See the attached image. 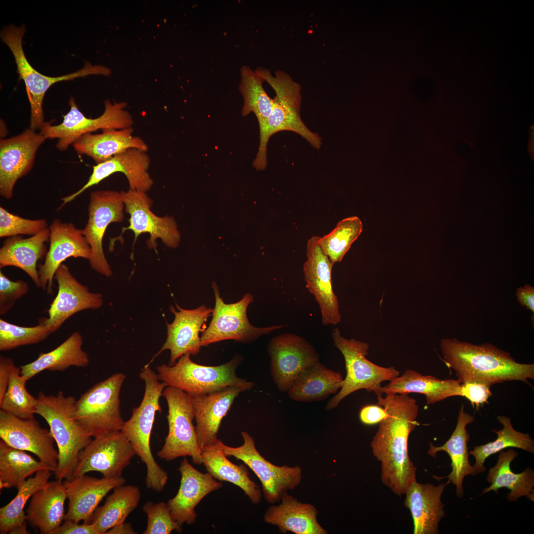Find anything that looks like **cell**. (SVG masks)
<instances>
[{
    "mask_svg": "<svg viewBox=\"0 0 534 534\" xmlns=\"http://www.w3.org/2000/svg\"><path fill=\"white\" fill-rule=\"evenodd\" d=\"M377 404L387 415L379 422L370 446L373 455L381 464V481L401 497L416 480V467L410 459L408 442L418 425L419 406L408 394H386L377 397Z\"/></svg>",
    "mask_w": 534,
    "mask_h": 534,
    "instance_id": "cell-1",
    "label": "cell"
},
{
    "mask_svg": "<svg viewBox=\"0 0 534 534\" xmlns=\"http://www.w3.org/2000/svg\"><path fill=\"white\" fill-rule=\"evenodd\" d=\"M444 362L456 372L460 384L479 382L491 386L505 381L529 384L534 365L517 362L510 354L490 343L474 345L456 338L441 340Z\"/></svg>",
    "mask_w": 534,
    "mask_h": 534,
    "instance_id": "cell-2",
    "label": "cell"
},
{
    "mask_svg": "<svg viewBox=\"0 0 534 534\" xmlns=\"http://www.w3.org/2000/svg\"><path fill=\"white\" fill-rule=\"evenodd\" d=\"M255 71L273 89L275 96L272 99L270 115L265 126L260 130L259 147L253 166L258 170L266 169L267 142L272 135L280 131L295 132L314 148L319 149L321 137L307 128L301 117V86L282 70L275 71L274 75L263 67H257Z\"/></svg>",
    "mask_w": 534,
    "mask_h": 534,
    "instance_id": "cell-3",
    "label": "cell"
},
{
    "mask_svg": "<svg viewBox=\"0 0 534 534\" xmlns=\"http://www.w3.org/2000/svg\"><path fill=\"white\" fill-rule=\"evenodd\" d=\"M36 414L48 424L57 446L58 461L53 472L56 480H71L80 451L91 441V436L75 418L76 399L60 391L56 395L40 392Z\"/></svg>",
    "mask_w": 534,
    "mask_h": 534,
    "instance_id": "cell-4",
    "label": "cell"
},
{
    "mask_svg": "<svg viewBox=\"0 0 534 534\" xmlns=\"http://www.w3.org/2000/svg\"><path fill=\"white\" fill-rule=\"evenodd\" d=\"M139 376L144 383L143 397L139 406L133 409L131 417L125 421L121 431L146 466V487L160 492L167 484L169 476L155 460L150 441L156 412H161L159 400L166 385L160 382L149 365L144 367Z\"/></svg>",
    "mask_w": 534,
    "mask_h": 534,
    "instance_id": "cell-5",
    "label": "cell"
},
{
    "mask_svg": "<svg viewBox=\"0 0 534 534\" xmlns=\"http://www.w3.org/2000/svg\"><path fill=\"white\" fill-rule=\"evenodd\" d=\"M191 354L181 356L173 365L162 364L157 367V377L166 386L178 388L188 395H204L230 386H242L248 390L254 383L238 377L236 370L241 358L217 366H206L193 362Z\"/></svg>",
    "mask_w": 534,
    "mask_h": 534,
    "instance_id": "cell-6",
    "label": "cell"
},
{
    "mask_svg": "<svg viewBox=\"0 0 534 534\" xmlns=\"http://www.w3.org/2000/svg\"><path fill=\"white\" fill-rule=\"evenodd\" d=\"M25 30L24 25L17 27L11 25L2 29L0 38L12 52L19 78L25 83L31 108L30 129L35 131L41 129L45 123L43 101L45 92L52 85L89 75L108 76L111 71L106 67L92 65L86 61L82 69L72 73L55 77L44 75L33 68L25 55L22 39Z\"/></svg>",
    "mask_w": 534,
    "mask_h": 534,
    "instance_id": "cell-7",
    "label": "cell"
},
{
    "mask_svg": "<svg viewBox=\"0 0 534 534\" xmlns=\"http://www.w3.org/2000/svg\"><path fill=\"white\" fill-rule=\"evenodd\" d=\"M332 337L334 346L344 356L346 376L340 391L327 403L326 410L334 409L343 399L359 390L365 389L377 397L382 396V382L400 376V371L394 366L382 367L366 358L369 348L367 343L345 338L338 328L333 330Z\"/></svg>",
    "mask_w": 534,
    "mask_h": 534,
    "instance_id": "cell-8",
    "label": "cell"
},
{
    "mask_svg": "<svg viewBox=\"0 0 534 534\" xmlns=\"http://www.w3.org/2000/svg\"><path fill=\"white\" fill-rule=\"evenodd\" d=\"M126 376L116 373L95 384L75 402V418L92 437L121 431L120 393Z\"/></svg>",
    "mask_w": 534,
    "mask_h": 534,
    "instance_id": "cell-9",
    "label": "cell"
},
{
    "mask_svg": "<svg viewBox=\"0 0 534 534\" xmlns=\"http://www.w3.org/2000/svg\"><path fill=\"white\" fill-rule=\"evenodd\" d=\"M162 396L168 405L169 431L157 455L167 461L188 456L194 464H203L202 450L193 423L194 415L190 396L178 388L166 386Z\"/></svg>",
    "mask_w": 534,
    "mask_h": 534,
    "instance_id": "cell-10",
    "label": "cell"
},
{
    "mask_svg": "<svg viewBox=\"0 0 534 534\" xmlns=\"http://www.w3.org/2000/svg\"><path fill=\"white\" fill-rule=\"evenodd\" d=\"M212 287L215 305L209 326L200 337L202 347L227 340L248 343L285 326L282 324L266 327L252 325L247 316V308L254 300L251 294L246 293L236 303L226 304L221 297L218 286L215 281L213 282Z\"/></svg>",
    "mask_w": 534,
    "mask_h": 534,
    "instance_id": "cell-11",
    "label": "cell"
},
{
    "mask_svg": "<svg viewBox=\"0 0 534 534\" xmlns=\"http://www.w3.org/2000/svg\"><path fill=\"white\" fill-rule=\"evenodd\" d=\"M243 444L238 447L222 444L227 457L242 461L254 472L262 484L266 501L271 504L280 502L283 495L300 485L302 469L299 466H277L266 460L258 451L253 437L247 432H241Z\"/></svg>",
    "mask_w": 534,
    "mask_h": 534,
    "instance_id": "cell-12",
    "label": "cell"
},
{
    "mask_svg": "<svg viewBox=\"0 0 534 534\" xmlns=\"http://www.w3.org/2000/svg\"><path fill=\"white\" fill-rule=\"evenodd\" d=\"M69 104V111L63 116L62 122L52 125V122L44 123L40 133L47 138H58L56 147L61 151L66 150L82 135L99 129L121 130L131 127L133 124L132 115L124 108L126 102L111 103L104 101L105 109L103 114L95 119L88 118L80 112L75 99L71 97Z\"/></svg>",
    "mask_w": 534,
    "mask_h": 534,
    "instance_id": "cell-13",
    "label": "cell"
},
{
    "mask_svg": "<svg viewBox=\"0 0 534 534\" xmlns=\"http://www.w3.org/2000/svg\"><path fill=\"white\" fill-rule=\"evenodd\" d=\"M267 351L270 357L271 375L281 392H288L304 371L319 362L312 345L303 337L291 333L273 337Z\"/></svg>",
    "mask_w": 534,
    "mask_h": 534,
    "instance_id": "cell-14",
    "label": "cell"
},
{
    "mask_svg": "<svg viewBox=\"0 0 534 534\" xmlns=\"http://www.w3.org/2000/svg\"><path fill=\"white\" fill-rule=\"evenodd\" d=\"M135 455L121 431L94 437L79 453L73 478L91 471L107 478L122 477L123 471Z\"/></svg>",
    "mask_w": 534,
    "mask_h": 534,
    "instance_id": "cell-15",
    "label": "cell"
},
{
    "mask_svg": "<svg viewBox=\"0 0 534 534\" xmlns=\"http://www.w3.org/2000/svg\"><path fill=\"white\" fill-rule=\"evenodd\" d=\"M124 207L121 192L104 190L90 193L89 219L82 232L90 248L91 268L106 277L112 271L104 254L103 238L109 224L123 221Z\"/></svg>",
    "mask_w": 534,
    "mask_h": 534,
    "instance_id": "cell-16",
    "label": "cell"
},
{
    "mask_svg": "<svg viewBox=\"0 0 534 534\" xmlns=\"http://www.w3.org/2000/svg\"><path fill=\"white\" fill-rule=\"evenodd\" d=\"M125 211L130 215L129 226L123 227L122 234L131 230L134 234L133 245L140 234L148 233V247L156 249L157 239H161L169 247H176L179 243L180 235L177 224L172 217H160L150 210L153 201L146 192L129 189L121 191Z\"/></svg>",
    "mask_w": 534,
    "mask_h": 534,
    "instance_id": "cell-17",
    "label": "cell"
},
{
    "mask_svg": "<svg viewBox=\"0 0 534 534\" xmlns=\"http://www.w3.org/2000/svg\"><path fill=\"white\" fill-rule=\"evenodd\" d=\"M0 438L10 446L35 454L56 470L58 452L50 431L42 428L34 417L24 419L0 409Z\"/></svg>",
    "mask_w": 534,
    "mask_h": 534,
    "instance_id": "cell-18",
    "label": "cell"
},
{
    "mask_svg": "<svg viewBox=\"0 0 534 534\" xmlns=\"http://www.w3.org/2000/svg\"><path fill=\"white\" fill-rule=\"evenodd\" d=\"M319 236H312L307 246V260L303 266L306 287L317 302L323 325H336L341 321L337 297L332 284L333 264L322 251L318 243Z\"/></svg>",
    "mask_w": 534,
    "mask_h": 534,
    "instance_id": "cell-19",
    "label": "cell"
},
{
    "mask_svg": "<svg viewBox=\"0 0 534 534\" xmlns=\"http://www.w3.org/2000/svg\"><path fill=\"white\" fill-rule=\"evenodd\" d=\"M46 138L27 129L20 134L0 140V194L9 199L17 180L32 169L36 152Z\"/></svg>",
    "mask_w": 534,
    "mask_h": 534,
    "instance_id": "cell-20",
    "label": "cell"
},
{
    "mask_svg": "<svg viewBox=\"0 0 534 534\" xmlns=\"http://www.w3.org/2000/svg\"><path fill=\"white\" fill-rule=\"evenodd\" d=\"M49 248L44 264L39 266L41 288L52 294L55 271L67 258H82L89 260L91 250L83 234L72 223L54 220L49 228Z\"/></svg>",
    "mask_w": 534,
    "mask_h": 534,
    "instance_id": "cell-21",
    "label": "cell"
},
{
    "mask_svg": "<svg viewBox=\"0 0 534 534\" xmlns=\"http://www.w3.org/2000/svg\"><path fill=\"white\" fill-rule=\"evenodd\" d=\"M58 293L48 310V318H43L52 333L58 330L73 314L87 309H98L102 305L101 294L92 293L62 264L55 271Z\"/></svg>",
    "mask_w": 534,
    "mask_h": 534,
    "instance_id": "cell-22",
    "label": "cell"
},
{
    "mask_svg": "<svg viewBox=\"0 0 534 534\" xmlns=\"http://www.w3.org/2000/svg\"><path fill=\"white\" fill-rule=\"evenodd\" d=\"M150 160L145 151L129 148L109 159L93 167L87 182L78 191L61 198L59 209L75 199L89 187L98 184L111 175L123 173L129 182L130 189L146 192L153 184L148 172Z\"/></svg>",
    "mask_w": 534,
    "mask_h": 534,
    "instance_id": "cell-23",
    "label": "cell"
},
{
    "mask_svg": "<svg viewBox=\"0 0 534 534\" xmlns=\"http://www.w3.org/2000/svg\"><path fill=\"white\" fill-rule=\"evenodd\" d=\"M176 307L178 311L170 307L175 318L172 323L167 324V339L156 355L170 350L169 365H174L185 354L196 356L200 352L202 346L199 333L205 330V322L213 312V309L204 305L191 310L182 309L178 304Z\"/></svg>",
    "mask_w": 534,
    "mask_h": 534,
    "instance_id": "cell-24",
    "label": "cell"
},
{
    "mask_svg": "<svg viewBox=\"0 0 534 534\" xmlns=\"http://www.w3.org/2000/svg\"><path fill=\"white\" fill-rule=\"evenodd\" d=\"M178 470L180 473V486L176 495L167 503L173 519L182 526L194 524L197 517L195 508L208 494L222 487L208 473H203L193 467L184 458Z\"/></svg>",
    "mask_w": 534,
    "mask_h": 534,
    "instance_id": "cell-25",
    "label": "cell"
},
{
    "mask_svg": "<svg viewBox=\"0 0 534 534\" xmlns=\"http://www.w3.org/2000/svg\"><path fill=\"white\" fill-rule=\"evenodd\" d=\"M248 390L242 386H230L204 395H190L193 406L198 445L204 447L216 443L223 418L235 399Z\"/></svg>",
    "mask_w": 534,
    "mask_h": 534,
    "instance_id": "cell-26",
    "label": "cell"
},
{
    "mask_svg": "<svg viewBox=\"0 0 534 534\" xmlns=\"http://www.w3.org/2000/svg\"><path fill=\"white\" fill-rule=\"evenodd\" d=\"M123 477L107 478L83 475L65 480V487L68 500V510L65 520L89 523L92 516L103 498L116 487L124 485Z\"/></svg>",
    "mask_w": 534,
    "mask_h": 534,
    "instance_id": "cell-27",
    "label": "cell"
},
{
    "mask_svg": "<svg viewBox=\"0 0 534 534\" xmlns=\"http://www.w3.org/2000/svg\"><path fill=\"white\" fill-rule=\"evenodd\" d=\"M448 483L438 486L421 484L415 481L405 491L404 506L410 511L414 534H438L439 524L445 516L441 498Z\"/></svg>",
    "mask_w": 534,
    "mask_h": 534,
    "instance_id": "cell-28",
    "label": "cell"
},
{
    "mask_svg": "<svg viewBox=\"0 0 534 534\" xmlns=\"http://www.w3.org/2000/svg\"><path fill=\"white\" fill-rule=\"evenodd\" d=\"M278 505H270L263 518L268 524L276 526L284 534H327L318 523V510L313 505L303 503L286 492Z\"/></svg>",
    "mask_w": 534,
    "mask_h": 534,
    "instance_id": "cell-29",
    "label": "cell"
},
{
    "mask_svg": "<svg viewBox=\"0 0 534 534\" xmlns=\"http://www.w3.org/2000/svg\"><path fill=\"white\" fill-rule=\"evenodd\" d=\"M474 417L467 413L462 404L458 412L457 423L449 439L442 446H436L430 442L428 454L433 457H436L440 451L446 452L450 457L452 470L450 474L440 479L447 478L448 484L451 483L456 487V494L461 498L464 495L463 482L465 476H476L477 473L469 463L467 443L470 435L466 426L474 421Z\"/></svg>",
    "mask_w": 534,
    "mask_h": 534,
    "instance_id": "cell-30",
    "label": "cell"
},
{
    "mask_svg": "<svg viewBox=\"0 0 534 534\" xmlns=\"http://www.w3.org/2000/svg\"><path fill=\"white\" fill-rule=\"evenodd\" d=\"M66 499L62 481L48 482L31 497L26 510L27 521L40 534H51L64 521Z\"/></svg>",
    "mask_w": 534,
    "mask_h": 534,
    "instance_id": "cell-31",
    "label": "cell"
},
{
    "mask_svg": "<svg viewBox=\"0 0 534 534\" xmlns=\"http://www.w3.org/2000/svg\"><path fill=\"white\" fill-rule=\"evenodd\" d=\"M133 132L131 127L121 130L104 129L101 134H84L72 144L78 154L90 157L97 164L129 148L146 152L148 149L146 144L139 137L133 136Z\"/></svg>",
    "mask_w": 534,
    "mask_h": 534,
    "instance_id": "cell-32",
    "label": "cell"
},
{
    "mask_svg": "<svg viewBox=\"0 0 534 534\" xmlns=\"http://www.w3.org/2000/svg\"><path fill=\"white\" fill-rule=\"evenodd\" d=\"M49 236V229L46 228L29 238L19 235L8 238L0 249V268L18 267L29 276L38 287L41 288L37 265L47 253L44 243Z\"/></svg>",
    "mask_w": 534,
    "mask_h": 534,
    "instance_id": "cell-33",
    "label": "cell"
},
{
    "mask_svg": "<svg viewBox=\"0 0 534 534\" xmlns=\"http://www.w3.org/2000/svg\"><path fill=\"white\" fill-rule=\"evenodd\" d=\"M223 443L219 439L214 444L202 449L203 464L209 474L216 480L228 482L240 488L252 503L259 504L262 492L249 476L247 466L231 462L225 455Z\"/></svg>",
    "mask_w": 534,
    "mask_h": 534,
    "instance_id": "cell-34",
    "label": "cell"
},
{
    "mask_svg": "<svg viewBox=\"0 0 534 534\" xmlns=\"http://www.w3.org/2000/svg\"><path fill=\"white\" fill-rule=\"evenodd\" d=\"M381 391L386 395L421 394L425 396L428 405L450 397L461 396V384L457 379L441 380L431 375H423L411 369L392 379L388 384L381 387Z\"/></svg>",
    "mask_w": 534,
    "mask_h": 534,
    "instance_id": "cell-35",
    "label": "cell"
},
{
    "mask_svg": "<svg viewBox=\"0 0 534 534\" xmlns=\"http://www.w3.org/2000/svg\"><path fill=\"white\" fill-rule=\"evenodd\" d=\"M499 453L496 464L490 469L487 474V481L490 485L485 488L480 495L491 491L498 493L499 489L506 488L510 490L506 497L509 501H516L525 496L534 502V470L528 467L521 473H515L511 469L510 464L518 453L513 449L501 450Z\"/></svg>",
    "mask_w": 534,
    "mask_h": 534,
    "instance_id": "cell-36",
    "label": "cell"
},
{
    "mask_svg": "<svg viewBox=\"0 0 534 534\" xmlns=\"http://www.w3.org/2000/svg\"><path fill=\"white\" fill-rule=\"evenodd\" d=\"M83 343L81 334L75 331L55 349L41 353L34 361L21 366V374L28 380L44 370L63 371L70 366H87L89 357L83 350Z\"/></svg>",
    "mask_w": 534,
    "mask_h": 534,
    "instance_id": "cell-37",
    "label": "cell"
},
{
    "mask_svg": "<svg viewBox=\"0 0 534 534\" xmlns=\"http://www.w3.org/2000/svg\"><path fill=\"white\" fill-rule=\"evenodd\" d=\"M341 374L318 362L307 368L287 392L289 398L300 402H312L326 399L343 386Z\"/></svg>",
    "mask_w": 534,
    "mask_h": 534,
    "instance_id": "cell-38",
    "label": "cell"
},
{
    "mask_svg": "<svg viewBox=\"0 0 534 534\" xmlns=\"http://www.w3.org/2000/svg\"><path fill=\"white\" fill-rule=\"evenodd\" d=\"M141 498L139 488L135 485H121L113 489L104 504L94 511L90 523L99 534L121 524L137 506Z\"/></svg>",
    "mask_w": 534,
    "mask_h": 534,
    "instance_id": "cell-39",
    "label": "cell"
},
{
    "mask_svg": "<svg viewBox=\"0 0 534 534\" xmlns=\"http://www.w3.org/2000/svg\"><path fill=\"white\" fill-rule=\"evenodd\" d=\"M54 469L37 461L25 451L12 447L0 440V488L18 489L34 473Z\"/></svg>",
    "mask_w": 534,
    "mask_h": 534,
    "instance_id": "cell-40",
    "label": "cell"
},
{
    "mask_svg": "<svg viewBox=\"0 0 534 534\" xmlns=\"http://www.w3.org/2000/svg\"><path fill=\"white\" fill-rule=\"evenodd\" d=\"M497 420L502 425L503 428L497 431L492 430L497 435L496 440L474 446L473 450L468 452L475 459V463L473 466L477 474L486 471V467L484 464L487 458L506 448L515 447L534 453V441L529 434L515 430L509 417L498 416Z\"/></svg>",
    "mask_w": 534,
    "mask_h": 534,
    "instance_id": "cell-41",
    "label": "cell"
},
{
    "mask_svg": "<svg viewBox=\"0 0 534 534\" xmlns=\"http://www.w3.org/2000/svg\"><path fill=\"white\" fill-rule=\"evenodd\" d=\"M239 90L244 103L242 114L246 116L253 113L259 123L260 130L266 124L272 107V99L263 88L264 80L256 71L247 65L240 68Z\"/></svg>",
    "mask_w": 534,
    "mask_h": 534,
    "instance_id": "cell-42",
    "label": "cell"
},
{
    "mask_svg": "<svg viewBox=\"0 0 534 534\" xmlns=\"http://www.w3.org/2000/svg\"><path fill=\"white\" fill-rule=\"evenodd\" d=\"M53 472L41 470L30 477L17 489L14 498L0 508V534H6L13 527L26 523L24 508L27 501L39 490L44 487Z\"/></svg>",
    "mask_w": 534,
    "mask_h": 534,
    "instance_id": "cell-43",
    "label": "cell"
},
{
    "mask_svg": "<svg viewBox=\"0 0 534 534\" xmlns=\"http://www.w3.org/2000/svg\"><path fill=\"white\" fill-rule=\"evenodd\" d=\"M362 231V223L356 216L343 219L328 234L319 237L318 243L332 264L340 262Z\"/></svg>",
    "mask_w": 534,
    "mask_h": 534,
    "instance_id": "cell-44",
    "label": "cell"
},
{
    "mask_svg": "<svg viewBox=\"0 0 534 534\" xmlns=\"http://www.w3.org/2000/svg\"><path fill=\"white\" fill-rule=\"evenodd\" d=\"M27 381L21 374L20 367L15 365L11 372L7 390L0 402V409L21 418L34 417L38 400L27 391Z\"/></svg>",
    "mask_w": 534,
    "mask_h": 534,
    "instance_id": "cell-45",
    "label": "cell"
},
{
    "mask_svg": "<svg viewBox=\"0 0 534 534\" xmlns=\"http://www.w3.org/2000/svg\"><path fill=\"white\" fill-rule=\"evenodd\" d=\"M52 333L43 318L33 327L16 325L0 319V350L6 351L20 346L40 343Z\"/></svg>",
    "mask_w": 534,
    "mask_h": 534,
    "instance_id": "cell-46",
    "label": "cell"
},
{
    "mask_svg": "<svg viewBox=\"0 0 534 534\" xmlns=\"http://www.w3.org/2000/svg\"><path fill=\"white\" fill-rule=\"evenodd\" d=\"M147 517L143 534H170L173 531L181 533L182 527L173 518L169 508L164 502L155 503L148 501L142 507Z\"/></svg>",
    "mask_w": 534,
    "mask_h": 534,
    "instance_id": "cell-47",
    "label": "cell"
},
{
    "mask_svg": "<svg viewBox=\"0 0 534 534\" xmlns=\"http://www.w3.org/2000/svg\"><path fill=\"white\" fill-rule=\"evenodd\" d=\"M45 219L29 220L12 214L0 207V237L26 234L34 235L47 228Z\"/></svg>",
    "mask_w": 534,
    "mask_h": 534,
    "instance_id": "cell-48",
    "label": "cell"
},
{
    "mask_svg": "<svg viewBox=\"0 0 534 534\" xmlns=\"http://www.w3.org/2000/svg\"><path fill=\"white\" fill-rule=\"evenodd\" d=\"M29 287L22 280L12 281L0 270V314L4 315L16 301L27 293Z\"/></svg>",
    "mask_w": 534,
    "mask_h": 534,
    "instance_id": "cell-49",
    "label": "cell"
},
{
    "mask_svg": "<svg viewBox=\"0 0 534 534\" xmlns=\"http://www.w3.org/2000/svg\"><path fill=\"white\" fill-rule=\"evenodd\" d=\"M490 386L479 382H466L461 384V396L467 399L474 407L478 408L486 402L492 394Z\"/></svg>",
    "mask_w": 534,
    "mask_h": 534,
    "instance_id": "cell-50",
    "label": "cell"
},
{
    "mask_svg": "<svg viewBox=\"0 0 534 534\" xmlns=\"http://www.w3.org/2000/svg\"><path fill=\"white\" fill-rule=\"evenodd\" d=\"M51 534H99L92 524H79L72 520H65Z\"/></svg>",
    "mask_w": 534,
    "mask_h": 534,
    "instance_id": "cell-51",
    "label": "cell"
},
{
    "mask_svg": "<svg viewBox=\"0 0 534 534\" xmlns=\"http://www.w3.org/2000/svg\"><path fill=\"white\" fill-rule=\"evenodd\" d=\"M387 413L384 407L378 404L363 406L359 412L360 421L365 425H373L386 417Z\"/></svg>",
    "mask_w": 534,
    "mask_h": 534,
    "instance_id": "cell-52",
    "label": "cell"
},
{
    "mask_svg": "<svg viewBox=\"0 0 534 534\" xmlns=\"http://www.w3.org/2000/svg\"><path fill=\"white\" fill-rule=\"evenodd\" d=\"M14 366L12 358L0 356V402L7 390L11 372Z\"/></svg>",
    "mask_w": 534,
    "mask_h": 534,
    "instance_id": "cell-53",
    "label": "cell"
},
{
    "mask_svg": "<svg viewBox=\"0 0 534 534\" xmlns=\"http://www.w3.org/2000/svg\"><path fill=\"white\" fill-rule=\"evenodd\" d=\"M517 300L519 304L527 310L534 312V288L529 284L517 289Z\"/></svg>",
    "mask_w": 534,
    "mask_h": 534,
    "instance_id": "cell-54",
    "label": "cell"
},
{
    "mask_svg": "<svg viewBox=\"0 0 534 534\" xmlns=\"http://www.w3.org/2000/svg\"><path fill=\"white\" fill-rule=\"evenodd\" d=\"M136 533L129 523H123L109 529L105 534H135Z\"/></svg>",
    "mask_w": 534,
    "mask_h": 534,
    "instance_id": "cell-55",
    "label": "cell"
},
{
    "mask_svg": "<svg viewBox=\"0 0 534 534\" xmlns=\"http://www.w3.org/2000/svg\"><path fill=\"white\" fill-rule=\"evenodd\" d=\"M10 534H29L30 532L27 530L26 523L16 526L12 528L8 532Z\"/></svg>",
    "mask_w": 534,
    "mask_h": 534,
    "instance_id": "cell-56",
    "label": "cell"
}]
</instances>
